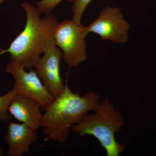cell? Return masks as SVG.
Wrapping results in <instances>:
<instances>
[{
	"instance_id": "obj_1",
	"label": "cell",
	"mask_w": 156,
	"mask_h": 156,
	"mask_svg": "<svg viewBox=\"0 0 156 156\" xmlns=\"http://www.w3.org/2000/svg\"><path fill=\"white\" fill-rule=\"evenodd\" d=\"M21 6L26 13L25 27L8 49L1 50L0 56L9 53L11 61L30 70L34 68L41 54L55 43L54 32L59 22L51 12L41 18L36 7L30 3L24 2Z\"/></svg>"
},
{
	"instance_id": "obj_2",
	"label": "cell",
	"mask_w": 156,
	"mask_h": 156,
	"mask_svg": "<svg viewBox=\"0 0 156 156\" xmlns=\"http://www.w3.org/2000/svg\"><path fill=\"white\" fill-rule=\"evenodd\" d=\"M99 97L94 92L83 95L71 91L66 83L62 92L55 98L42 115L41 127L47 139L64 143L67 140L73 126L80 122L90 111H94Z\"/></svg>"
},
{
	"instance_id": "obj_3",
	"label": "cell",
	"mask_w": 156,
	"mask_h": 156,
	"mask_svg": "<svg viewBox=\"0 0 156 156\" xmlns=\"http://www.w3.org/2000/svg\"><path fill=\"white\" fill-rule=\"evenodd\" d=\"M93 112L73 126L71 131L81 137L94 136L108 156H119L126 148V146L115 138L116 134L122 131L125 126L122 114L108 98L100 102Z\"/></svg>"
},
{
	"instance_id": "obj_4",
	"label": "cell",
	"mask_w": 156,
	"mask_h": 156,
	"mask_svg": "<svg viewBox=\"0 0 156 156\" xmlns=\"http://www.w3.org/2000/svg\"><path fill=\"white\" fill-rule=\"evenodd\" d=\"M89 33L87 27L77 24L72 20H65L57 24L54 32V42L62 51V58L69 69L87 60L85 38Z\"/></svg>"
},
{
	"instance_id": "obj_5",
	"label": "cell",
	"mask_w": 156,
	"mask_h": 156,
	"mask_svg": "<svg viewBox=\"0 0 156 156\" xmlns=\"http://www.w3.org/2000/svg\"><path fill=\"white\" fill-rule=\"evenodd\" d=\"M25 68L11 61L6 65V72L15 80L13 88L20 94L37 101L46 110L53 102L55 98L49 92L37 74L34 69L26 71Z\"/></svg>"
},
{
	"instance_id": "obj_6",
	"label": "cell",
	"mask_w": 156,
	"mask_h": 156,
	"mask_svg": "<svg viewBox=\"0 0 156 156\" xmlns=\"http://www.w3.org/2000/svg\"><path fill=\"white\" fill-rule=\"evenodd\" d=\"M87 27L89 33L97 34L104 41L123 44L128 41L130 25L120 8L108 7Z\"/></svg>"
},
{
	"instance_id": "obj_7",
	"label": "cell",
	"mask_w": 156,
	"mask_h": 156,
	"mask_svg": "<svg viewBox=\"0 0 156 156\" xmlns=\"http://www.w3.org/2000/svg\"><path fill=\"white\" fill-rule=\"evenodd\" d=\"M62 51L55 43L49 46L35 66V70L53 96L56 98L64 89L66 84L60 73Z\"/></svg>"
},
{
	"instance_id": "obj_8",
	"label": "cell",
	"mask_w": 156,
	"mask_h": 156,
	"mask_svg": "<svg viewBox=\"0 0 156 156\" xmlns=\"http://www.w3.org/2000/svg\"><path fill=\"white\" fill-rule=\"evenodd\" d=\"M9 146L8 155L23 156L29 153L30 147L37 139V130L25 123L9 122L5 136Z\"/></svg>"
},
{
	"instance_id": "obj_9",
	"label": "cell",
	"mask_w": 156,
	"mask_h": 156,
	"mask_svg": "<svg viewBox=\"0 0 156 156\" xmlns=\"http://www.w3.org/2000/svg\"><path fill=\"white\" fill-rule=\"evenodd\" d=\"M41 105L32 98L17 94L9 105L11 116L21 123H25L34 130L41 127Z\"/></svg>"
},
{
	"instance_id": "obj_10",
	"label": "cell",
	"mask_w": 156,
	"mask_h": 156,
	"mask_svg": "<svg viewBox=\"0 0 156 156\" xmlns=\"http://www.w3.org/2000/svg\"><path fill=\"white\" fill-rule=\"evenodd\" d=\"M17 95V91L12 87L11 90L4 95L0 96V121L9 123L11 119L9 108L12 101Z\"/></svg>"
},
{
	"instance_id": "obj_11",
	"label": "cell",
	"mask_w": 156,
	"mask_h": 156,
	"mask_svg": "<svg viewBox=\"0 0 156 156\" xmlns=\"http://www.w3.org/2000/svg\"><path fill=\"white\" fill-rule=\"evenodd\" d=\"M92 0H74L72 7V20L77 24H81V19L86 8Z\"/></svg>"
},
{
	"instance_id": "obj_12",
	"label": "cell",
	"mask_w": 156,
	"mask_h": 156,
	"mask_svg": "<svg viewBox=\"0 0 156 156\" xmlns=\"http://www.w3.org/2000/svg\"><path fill=\"white\" fill-rule=\"evenodd\" d=\"M63 0H41L36 3L37 9L40 14H47L51 13L54 8ZM73 2L74 0H68Z\"/></svg>"
},
{
	"instance_id": "obj_13",
	"label": "cell",
	"mask_w": 156,
	"mask_h": 156,
	"mask_svg": "<svg viewBox=\"0 0 156 156\" xmlns=\"http://www.w3.org/2000/svg\"><path fill=\"white\" fill-rule=\"evenodd\" d=\"M4 156V151L0 146V156Z\"/></svg>"
},
{
	"instance_id": "obj_14",
	"label": "cell",
	"mask_w": 156,
	"mask_h": 156,
	"mask_svg": "<svg viewBox=\"0 0 156 156\" xmlns=\"http://www.w3.org/2000/svg\"><path fill=\"white\" fill-rule=\"evenodd\" d=\"M5 1V0H0V5H1V4H2V3Z\"/></svg>"
}]
</instances>
